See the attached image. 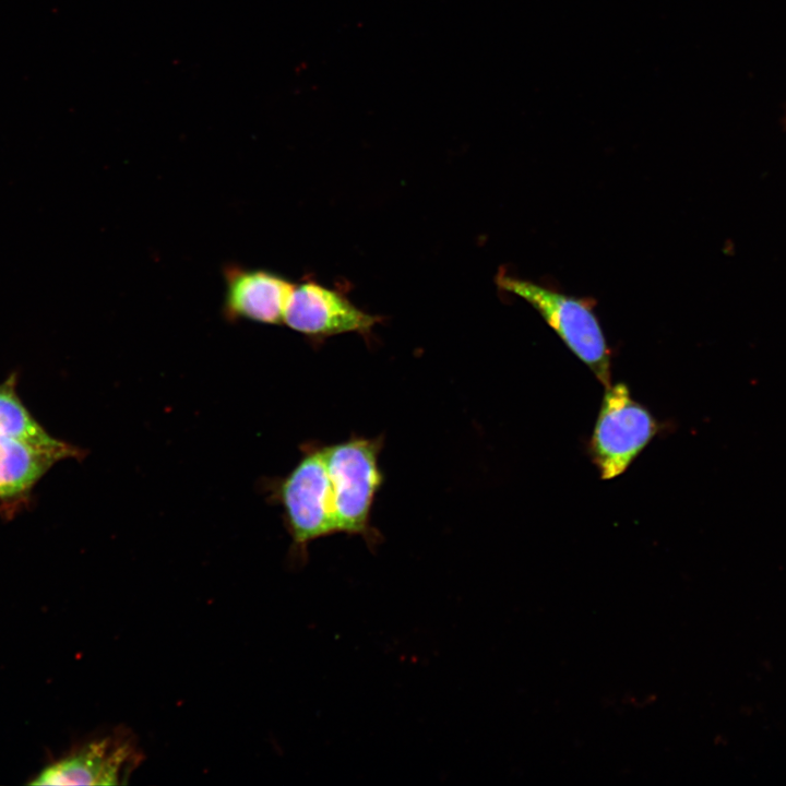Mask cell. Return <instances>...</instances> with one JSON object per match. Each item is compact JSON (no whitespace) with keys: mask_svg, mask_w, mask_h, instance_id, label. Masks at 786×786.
<instances>
[{"mask_svg":"<svg viewBox=\"0 0 786 786\" xmlns=\"http://www.w3.org/2000/svg\"><path fill=\"white\" fill-rule=\"evenodd\" d=\"M383 437H350L323 445L331 479L337 533L357 535L372 550L382 536L371 525V509L384 481L379 465Z\"/></svg>","mask_w":786,"mask_h":786,"instance_id":"1","label":"cell"},{"mask_svg":"<svg viewBox=\"0 0 786 786\" xmlns=\"http://www.w3.org/2000/svg\"><path fill=\"white\" fill-rule=\"evenodd\" d=\"M498 287L529 303L565 346L605 388L611 378V356L592 298L576 297L500 271Z\"/></svg>","mask_w":786,"mask_h":786,"instance_id":"2","label":"cell"},{"mask_svg":"<svg viewBox=\"0 0 786 786\" xmlns=\"http://www.w3.org/2000/svg\"><path fill=\"white\" fill-rule=\"evenodd\" d=\"M301 450L295 467L269 487L270 498L283 508L293 541L290 555L297 564L306 562L311 541L337 533L323 445L307 443Z\"/></svg>","mask_w":786,"mask_h":786,"instance_id":"3","label":"cell"},{"mask_svg":"<svg viewBox=\"0 0 786 786\" xmlns=\"http://www.w3.org/2000/svg\"><path fill=\"white\" fill-rule=\"evenodd\" d=\"M659 430L652 413L634 400L627 384L606 388L588 451L600 478L623 474Z\"/></svg>","mask_w":786,"mask_h":786,"instance_id":"4","label":"cell"},{"mask_svg":"<svg viewBox=\"0 0 786 786\" xmlns=\"http://www.w3.org/2000/svg\"><path fill=\"white\" fill-rule=\"evenodd\" d=\"M383 318L358 308L340 289L314 279L295 284L284 323L312 343L345 333H357L369 340L374 325Z\"/></svg>","mask_w":786,"mask_h":786,"instance_id":"5","label":"cell"},{"mask_svg":"<svg viewBox=\"0 0 786 786\" xmlns=\"http://www.w3.org/2000/svg\"><path fill=\"white\" fill-rule=\"evenodd\" d=\"M141 761L138 743L120 729L46 767L31 784L121 785Z\"/></svg>","mask_w":786,"mask_h":786,"instance_id":"6","label":"cell"},{"mask_svg":"<svg viewBox=\"0 0 786 786\" xmlns=\"http://www.w3.org/2000/svg\"><path fill=\"white\" fill-rule=\"evenodd\" d=\"M222 312L229 322L241 320L283 324L295 283L277 272L230 263L223 269Z\"/></svg>","mask_w":786,"mask_h":786,"instance_id":"7","label":"cell"},{"mask_svg":"<svg viewBox=\"0 0 786 786\" xmlns=\"http://www.w3.org/2000/svg\"><path fill=\"white\" fill-rule=\"evenodd\" d=\"M85 451L69 442L45 446L0 436V512L14 515L26 507L37 483L58 462L82 458Z\"/></svg>","mask_w":786,"mask_h":786,"instance_id":"8","label":"cell"},{"mask_svg":"<svg viewBox=\"0 0 786 786\" xmlns=\"http://www.w3.org/2000/svg\"><path fill=\"white\" fill-rule=\"evenodd\" d=\"M17 379L14 372L0 383V436L45 446L64 444L66 441L51 436L25 406L17 393Z\"/></svg>","mask_w":786,"mask_h":786,"instance_id":"9","label":"cell"}]
</instances>
